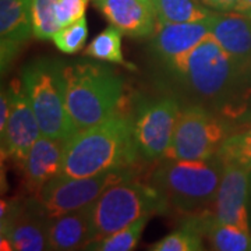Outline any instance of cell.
Segmentation results:
<instances>
[{
    "label": "cell",
    "mask_w": 251,
    "mask_h": 251,
    "mask_svg": "<svg viewBox=\"0 0 251 251\" xmlns=\"http://www.w3.org/2000/svg\"><path fill=\"white\" fill-rule=\"evenodd\" d=\"M163 66L186 94L222 116L227 115L239 97L242 67L211 34L190 52Z\"/></svg>",
    "instance_id": "cell-1"
},
{
    "label": "cell",
    "mask_w": 251,
    "mask_h": 251,
    "mask_svg": "<svg viewBox=\"0 0 251 251\" xmlns=\"http://www.w3.org/2000/svg\"><path fill=\"white\" fill-rule=\"evenodd\" d=\"M140 156L134 119L116 113L98 125L78 130L64 144L62 173L88 177L131 168Z\"/></svg>",
    "instance_id": "cell-2"
},
{
    "label": "cell",
    "mask_w": 251,
    "mask_h": 251,
    "mask_svg": "<svg viewBox=\"0 0 251 251\" xmlns=\"http://www.w3.org/2000/svg\"><path fill=\"white\" fill-rule=\"evenodd\" d=\"M63 75L66 105L77 130L119 113L125 81L115 70L94 63H74L63 67Z\"/></svg>",
    "instance_id": "cell-3"
},
{
    "label": "cell",
    "mask_w": 251,
    "mask_h": 251,
    "mask_svg": "<svg viewBox=\"0 0 251 251\" xmlns=\"http://www.w3.org/2000/svg\"><path fill=\"white\" fill-rule=\"evenodd\" d=\"M224 165L218 153L204 161L162 159L151 176V184L161 191L169 205L181 212H212Z\"/></svg>",
    "instance_id": "cell-4"
},
{
    "label": "cell",
    "mask_w": 251,
    "mask_h": 251,
    "mask_svg": "<svg viewBox=\"0 0 251 251\" xmlns=\"http://www.w3.org/2000/svg\"><path fill=\"white\" fill-rule=\"evenodd\" d=\"M169 202L152 184L133 177L108 187L90 205L94 240H99L144 216L165 214ZM92 240V242H94Z\"/></svg>",
    "instance_id": "cell-5"
},
{
    "label": "cell",
    "mask_w": 251,
    "mask_h": 251,
    "mask_svg": "<svg viewBox=\"0 0 251 251\" xmlns=\"http://www.w3.org/2000/svg\"><path fill=\"white\" fill-rule=\"evenodd\" d=\"M63 67L64 64L56 60L36 59L24 67L21 82L42 135L67 141L78 130L66 105Z\"/></svg>",
    "instance_id": "cell-6"
},
{
    "label": "cell",
    "mask_w": 251,
    "mask_h": 251,
    "mask_svg": "<svg viewBox=\"0 0 251 251\" xmlns=\"http://www.w3.org/2000/svg\"><path fill=\"white\" fill-rule=\"evenodd\" d=\"M227 125L218 113L194 103L181 109L172 144L163 159L204 161L215 156L226 137Z\"/></svg>",
    "instance_id": "cell-7"
},
{
    "label": "cell",
    "mask_w": 251,
    "mask_h": 251,
    "mask_svg": "<svg viewBox=\"0 0 251 251\" xmlns=\"http://www.w3.org/2000/svg\"><path fill=\"white\" fill-rule=\"evenodd\" d=\"M130 177H133L130 168L88 177H74L59 173L46 183L36 197L31 198L39 212L46 218H53L91 205L106 188Z\"/></svg>",
    "instance_id": "cell-8"
},
{
    "label": "cell",
    "mask_w": 251,
    "mask_h": 251,
    "mask_svg": "<svg viewBox=\"0 0 251 251\" xmlns=\"http://www.w3.org/2000/svg\"><path fill=\"white\" fill-rule=\"evenodd\" d=\"M180 112L179 100L173 97H162L138 108L133 117L134 137L144 161H162L166 156Z\"/></svg>",
    "instance_id": "cell-9"
},
{
    "label": "cell",
    "mask_w": 251,
    "mask_h": 251,
    "mask_svg": "<svg viewBox=\"0 0 251 251\" xmlns=\"http://www.w3.org/2000/svg\"><path fill=\"white\" fill-rule=\"evenodd\" d=\"M1 250H49L46 236L48 218L29 197L25 202L1 201Z\"/></svg>",
    "instance_id": "cell-10"
},
{
    "label": "cell",
    "mask_w": 251,
    "mask_h": 251,
    "mask_svg": "<svg viewBox=\"0 0 251 251\" xmlns=\"http://www.w3.org/2000/svg\"><path fill=\"white\" fill-rule=\"evenodd\" d=\"M13 94L11 112L4 130H1V156L17 166L25 159L35 141L42 135L32 106L27 98L21 78L10 82Z\"/></svg>",
    "instance_id": "cell-11"
},
{
    "label": "cell",
    "mask_w": 251,
    "mask_h": 251,
    "mask_svg": "<svg viewBox=\"0 0 251 251\" xmlns=\"http://www.w3.org/2000/svg\"><path fill=\"white\" fill-rule=\"evenodd\" d=\"M224 163V173L212 204V216L218 224L234 225L250 230L249 193L251 169L237 162Z\"/></svg>",
    "instance_id": "cell-12"
},
{
    "label": "cell",
    "mask_w": 251,
    "mask_h": 251,
    "mask_svg": "<svg viewBox=\"0 0 251 251\" xmlns=\"http://www.w3.org/2000/svg\"><path fill=\"white\" fill-rule=\"evenodd\" d=\"M64 144L62 140L41 135L18 166L23 188L29 197H36L49 180L62 173Z\"/></svg>",
    "instance_id": "cell-13"
},
{
    "label": "cell",
    "mask_w": 251,
    "mask_h": 251,
    "mask_svg": "<svg viewBox=\"0 0 251 251\" xmlns=\"http://www.w3.org/2000/svg\"><path fill=\"white\" fill-rule=\"evenodd\" d=\"M214 16L191 23H156L151 42L153 54L162 63H168L190 52L211 34Z\"/></svg>",
    "instance_id": "cell-14"
},
{
    "label": "cell",
    "mask_w": 251,
    "mask_h": 251,
    "mask_svg": "<svg viewBox=\"0 0 251 251\" xmlns=\"http://www.w3.org/2000/svg\"><path fill=\"white\" fill-rule=\"evenodd\" d=\"M113 27L131 38H150L156 28L152 0H92Z\"/></svg>",
    "instance_id": "cell-15"
},
{
    "label": "cell",
    "mask_w": 251,
    "mask_h": 251,
    "mask_svg": "<svg viewBox=\"0 0 251 251\" xmlns=\"http://www.w3.org/2000/svg\"><path fill=\"white\" fill-rule=\"evenodd\" d=\"M34 35L31 0H0L1 72L4 73L20 49Z\"/></svg>",
    "instance_id": "cell-16"
},
{
    "label": "cell",
    "mask_w": 251,
    "mask_h": 251,
    "mask_svg": "<svg viewBox=\"0 0 251 251\" xmlns=\"http://www.w3.org/2000/svg\"><path fill=\"white\" fill-rule=\"evenodd\" d=\"M211 36L242 70L251 62V17L236 11L216 13L212 18Z\"/></svg>",
    "instance_id": "cell-17"
},
{
    "label": "cell",
    "mask_w": 251,
    "mask_h": 251,
    "mask_svg": "<svg viewBox=\"0 0 251 251\" xmlns=\"http://www.w3.org/2000/svg\"><path fill=\"white\" fill-rule=\"evenodd\" d=\"M46 236L49 250L70 251L85 249L94 237L90 205L63 215L48 218Z\"/></svg>",
    "instance_id": "cell-18"
},
{
    "label": "cell",
    "mask_w": 251,
    "mask_h": 251,
    "mask_svg": "<svg viewBox=\"0 0 251 251\" xmlns=\"http://www.w3.org/2000/svg\"><path fill=\"white\" fill-rule=\"evenodd\" d=\"M158 23H191L212 17L215 11L197 0H152Z\"/></svg>",
    "instance_id": "cell-19"
},
{
    "label": "cell",
    "mask_w": 251,
    "mask_h": 251,
    "mask_svg": "<svg viewBox=\"0 0 251 251\" xmlns=\"http://www.w3.org/2000/svg\"><path fill=\"white\" fill-rule=\"evenodd\" d=\"M205 237L211 250L247 251L251 250L250 230L234 225L218 224L215 219L209 225Z\"/></svg>",
    "instance_id": "cell-20"
},
{
    "label": "cell",
    "mask_w": 251,
    "mask_h": 251,
    "mask_svg": "<svg viewBox=\"0 0 251 251\" xmlns=\"http://www.w3.org/2000/svg\"><path fill=\"white\" fill-rule=\"evenodd\" d=\"M123 35L125 34L113 25L106 28L91 41L90 45L84 49V53L97 60L123 64L126 67H130V64L125 60V56L122 52Z\"/></svg>",
    "instance_id": "cell-21"
},
{
    "label": "cell",
    "mask_w": 251,
    "mask_h": 251,
    "mask_svg": "<svg viewBox=\"0 0 251 251\" xmlns=\"http://www.w3.org/2000/svg\"><path fill=\"white\" fill-rule=\"evenodd\" d=\"M151 216H144L131 225L117 230L115 233L91 242L84 250L92 251H130L134 250L138 240L143 236L144 229Z\"/></svg>",
    "instance_id": "cell-22"
},
{
    "label": "cell",
    "mask_w": 251,
    "mask_h": 251,
    "mask_svg": "<svg viewBox=\"0 0 251 251\" xmlns=\"http://www.w3.org/2000/svg\"><path fill=\"white\" fill-rule=\"evenodd\" d=\"M32 32L38 39H50L60 29L57 0H31Z\"/></svg>",
    "instance_id": "cell-23"
},
{
    "label": "cell",
    "mask_w": 251,
    "mask_h": 251,
    "mask_svg": "<svg viewBox=\"0 0 251 251\" xmlns=\"http://www.w3.org/2000/svg\"><path fill=\"white\" fill-rule=\"evenodd\" d=\"M87 36H88V24L85 17H82L73 24L60 28L53 35L52 41L62 53L74 54L84 48Z\"/></svg>",
    "instance_id": "cell-24"
},
{
    "label": "cell",
    "mask_w": 251,
    "mask_h": 251,
    "mask_svg": "<svg viewBox=\"0 0 251 251\" xmlns=\"http://www.w3.org/2000/svg\"><path fill=\"white\" fill-rule=\"evenodd\" d=\"M218 155L224 162H237L251 169V134L239 131L226 137Z\"/></svg>",
    "instance_id": "cell-25"
},
{
    "label": "cell",
    "mask_w": 251,
    "mask_h": 251,
    "mask_svg": "<svg viewBox=\"0 0 251 251\" xmlns=\"http://www.w3.org/2000/svg\"><path fill=\"white\" fill-rule=\"evenodd\" d=\"M90 0H57V21L60 28L85 17Z\"/></svg>",
    "instance_id": "cell-26"
},
{
    "label": "cell",
    "mask_w": 251,
    "mask_h": 251,
    "mask_svg": "<svg viewBox=\"0 0 251 251\" xmlns=\"http://www.w3.org/2000/svg\"><path fill=\"white\" fill-rule=\"evenodd\" d=\"M251 99V62L243 69L242 74V85H240V92L236 99L232 109L227 112L226 117L229 119H237L242 113L247 110L249 102Z\"/></svg>",
    "instance_id": "cell-27"
},
{
    "label": "cell",
    "mask_w": 251,
    "mask_h": 251,
    "mask_svg": "<svg viewBox=\"0 0 251 251\" xmlns=\"http://www.w3.org/2000/svg\"><path fill=\"white\" fill-rule=\"evenodd\" d=\"M11 102H13V94L9 85L7 88L1 90V95H0V131L4 130V127L7 125L10 112H11Z\"/></svg>",
    "instance_id": "cell-28"
},
{
    "label": "cell",
    "mask_w": 251,
    "mask_h": 251,
    "mask_svg": "<svg viewBox=\"0 0 251 251\" xmlns=\"http://www.w3.org/2000/svg\"><path fill=\"white\" fill-rule=\"evenodd\" d=\"M201 1L209 9L229 13V11H236L242 0H201Z\"/></svg>",
    "instance_id": "cell-29"
},
{
    "label": "cell",
    "mask_w": 251,
    "mask_h": 251,
    "mask_svg": "<svg viewBox=\"0 0 251 251\" xmlns=\"http://www.w3.org/2000/svg\"><path fill=\"white\" fill-rule=\"evenodd\" d=\"M236 13H242V14L251 17V0H242L236 9Z\"/></svg>",
    "instance_id": "cell-30"
},
{
    "label": "cell",
    "mask_w": 251,
    "mask_h": 251,
    "mask_svg": "<svg viewBox=\"0 0 251 251\" xmlns=\"http://www.w3.org/2000/svg\"><path fill=\"white\" fill-rule=\"evenodd\" d=\"M249 214H250V224H251V172H250V193H249Z\"/></svg>",
    "instance_id": "cell-31"
},
{
    "label": "cell",
    "mask_w": 251,
    "mask_h": 251,
    "mask_svg": "<svg viewBox=\"0 0 251 251\" xmlns=\"http://www.w3.org/2000/svg\"><path fill=\"white\" fill-rule=\"evenodd\" d=\"M244 131H246L247 134H251V126H250V127H247V128H246Z\"/></svg>",
    "instance_id": "cell-32"
}]
</instances>
